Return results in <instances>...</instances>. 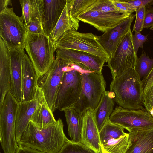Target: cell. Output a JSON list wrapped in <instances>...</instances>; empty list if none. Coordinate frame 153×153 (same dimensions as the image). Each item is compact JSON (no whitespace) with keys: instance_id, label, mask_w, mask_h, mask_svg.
Wrapping results in <instances>:
<instances>
[{"instance_id":"14","label":"cell","mask_w":153,"mask_h":153,"mask_svg":"<svg viewBox=\"0 0 153 153\" xmlns=\"http://www.w3.org/2000/svg\"><path fill=\"white\" fill-rule=\"evenodd\" d=\"M44 97L41 88L38 87L35 96L32 100L19 103L15 126L17 143L27 128L34 112L42 103Z\"/></svg>"},{"instance_id":"35","label":"cell","mask_w":153,"mask_h":153,"mask_svg":"<svg viewBox=\"0 0 153 153\" xmlns=\"http://www.w3.org/2000/svg\"><path fill=\"white\" fill-rule=\"evenodd\" d=\"M144 106L153 117V85L143 94Z\"/></svg>"},{"instance_id":"28","label":"cell","mask_w":153,"mask_h":153,"mask_svg":"<svg viewBox=\"0 0 153 153\" xmlns=\"http://www.w3.org/2000/svg\"><path fill=\"white\" fill-rule=\"evenodd\" d=\"M153 67V59H150L144 52L138 58L136 70L142 80L146 78Z\"/></svg>"},{"instance_id":"13","label":"cell","mask_w":153,"mask_h":153,"mask_svg":"<svg viewBox=\"0 0 153 153\" xmlns=\"http://www.w3.org/2000/svg\"><path fill=\"white\" fill-rule=\"evenodd\" d=\"M130 16L120 13L89 10L76 18L104 33L115 27Z\"/></svg>"},{"instance_id":"29","label":"cell","mask_w":153,"mask_h":153,"mask_svg":"<svg viewBox=\"0 0 153 153\" xmlns=\"http://www.w3.org/2000/svg\"><path fill=\"white\" fill-rule=\"evenodd\" d=\"M56 153H96L81 143L68 139L62 148Z\"/></svg>"},{"instance_id":"25","label":"cell","mask_w":153,"mask_h":153,"mask_svg":"<svg viewBox=\"0 0 153 153\" xmlns=\"http://www.w3.org/2000/svg\"><path fill=\"white\" fill-rule=\"evenodd\" d=\"M30 121L40 129L47 128L57 122L44 97L42 102L35 110Z\"/></svg>"},{"instance_id":"22","label":"cell","mask_w":153,"mask_h":153,"mask_svg":"<svg viewBox=\"0 0 153 153\" xmlns=\"http://www.w3.org/2000/svg\"><path fill=\"white\" fill-rule=\"evenodd\" d=\"M114 104L110 91H105L97 107L93 111V117L99 132L109 120Z\"/></svg>"},{"instance_id":"38","label":"cell","mask_w":153,"mask_h":153,"mask_svg":"<svg viewBox=\"0 0 153 153\" xmlns=\"http://www.w3.org/2000/svg\"><path fill=\"white\" fill-rule=\"evenodd\" d=\"M26 28L28 32L35 34H45L43 26L38 23L31 21Z\"/></svg>"},{"instance_id":"24","label":"cell","mask_w":153,"mask_h":153,"mask_svg":"<svg viewBox=\"0 0 153 153\" xmlns=\"http://www.w3.org/2000/svg\"><path fill=\"white\" fill-rule=\"evenodd\" d=\"M68 127V133L71 140L81 143L83 126V117L74 108L64 111Z\"/></svg>"},{"instance_id":"15","label":"cell","mask_w":153,"mask_h":153,"mask_svg":"<svg viewBox=\"0 0 153 153\" xmlns=\"http://www.w3.org/2000/svg\"><path fill=\"white\" fill-rule=\"evenodd\" d=\"M136 14H132L119 25L97 36L99 41L110 56L115 51L124 36L131 29Z\"/></svg>"},{"instance_id":"7","label":"cell","mask_w":153,"mask_h":153,"mask_svg":"<svg viewBox=\"0 0 153 153\" xmlns=\"http://www.w3.org/2000/svg\"><path fill=\"white\" fill-rule=\"evenodd\" d=\"M27 32L21 17L17 16L13 8L0 12V36L9 50L22 47Z\"/></svg>"},{"instance_id":"6","label":"cell","mask_w":153,"mask_h":153,"mask_svg":"<svg viewBox=\"0 0 153 153\" xmlns=\"http://www.w3.org/2000/svg\"><path fill=\"white\" fill-rule=\"evenodd\" d=\"M55 50L69 49L86 52L100 57L108 62L110 56L92 33H83L71 29L55 43Z\"/></svg>"},{"instance_id":"8","label":"cell","mask_w":153,"mask_h":153,"mask_svg":"<svg viewBox=\"0 0 153 153\" xmlns=\"http://www.w3.org/2000/svg\"><path fill=\"white\" fill-rule=\"evenodd\" d=\"M79 70L70 65L65 72L59 87L55 103L54 111H65L73 108L77 102L81 89V75Z\"/></svg>"},{"instance_id":"27","label":"cell","mask_w":153,"mask_h":153,"mask_svg":"<svg viewBox=\"0 0 153 153\" xmlns=\"http://www.w3.org/2000/svg\"><path fill=\"white\" fill-rule=\"evenodd\" d=\"M126 133L124 128L109 120L99 132L101 145L109 140L118 139Z\"/></svg>"},{"instance_id":"20","label":"cell","mask_w":153,"mask_h":153,"mask_svg":"<svg viewBox=\"0 0 153 153\" xmlns=\"http://www.w3.org/2000/svg\"><path fill=\"white\" fill-rule=\"evenodd\" d=\"M125 153H153V128L129 133Z\"/></svg>"},{"instance_id":"12","label":"cell","mask_w":153,"mask_h":153,"mask_svg":"<svg viewBox=\"0 0 153 153\" xmlns=\"http://www.w3.org/2000/svg\"><path fill=\"white\" fill-rule=\"evenodd\" d=\"M56 57L70 63L75 64L91 72L102 74L104 59L90 53L76 50L57 49Z\"/></svg>"},{"instance_id":"21","label":"cell","mask_w":153,"mask_h":153,"mask_svg":"<svg viewBox=\"0 0 153 153\" xmlns=\"http://www.w3.org/2000/svg\"><path fill=\"white\" fill-rule=\"evenodd\" d=\"M43 25L45 34L49 36L55 26L66 4V0H44Z\"/></svg>"},{"instance_id":"26","label":"cell","mask_w":153,"mask_h":153,"mask_svg":"<svg viewBox=\"0 0 153 153\" xmlns=\"http://www.w3.org/2000/svg\"><path fill=\"white\" fill-rule=\"evenodd\" d=\"M129 134L108 140L101 145L102 153H125L128 146Z\"/></svg>"},{"instance_id":"33","label":"cell","mask_w":153,"mask_h":153,"mask_svg":"<svg viewBox=\"0 0 153 153\" xmlns=\"http://www.w3.org/2000/svg\"><path fill=\"white\" fill-rule=\"evenodd\" d=\"M111 0L119 13L130 16L136 11L127 1Z\"/></svg>"},{"instance_id":"40","label":"cell","mask_w":153,"mask_h":153,"mask_svg":"<svg viewBox=\"0 0 153 153\" xmlns=\"http://www.w3.org/2000/svg\"><path fill=\"white\" fill-rule=\"evenodd\" d=\"M142 81L144 93L153 85V67L147 76Z\"/></svg>"},{"instance_id":"31","label":"cell","mask_w":153,"mask_h":153,"mask_svg":"<svg viewBox=\"0 0 153 153\" xmlns=\"http://www.w3.org/2000/svg\"><path fill=\"white\" fill-rule=\"evenodd\" d=\"M90 10L119 13L111 0H97Z\"/></svg>"},{"instance_id":"30","label":"cell","mask_w":153,"mask_h":153,"mask_svg":"<svg viewBox=\"0 0 153 153\" xmlns=\"http://www.w3.org/2000/svg\"><path fill=\"white\" fill-rule=\"evenodd\" d=\"M32 12L31 21L36 22L43 26L44 0H31Z\"/></svg>"},{"instance_id":"4","label":"cell","mask_w":153,"mask_h":153,"mask_svg":"<svg viewBox=\"0 0 153 153\" xmlns=\"http://www.w3.org/2000/svg\"><path fill=\"white\" fill-rule=\"evenodd\" d=\"M19 105L9 91L0 107V142L4 153H15L18 147L15 126Z\"/></svg>"},{"instance_id":"36","label":"cell","mask_w":153,"mask_h":153,"mask_svg":"<svg viewBox=\"0 0 153 153\" xmlns=\"http://www.w3.org/2000/svg\"><path fill=\"white\" fill-rule=\"evenodd\" d=\"M147 39L146 36L141 33V32H135L133 36L134 46L136 53H137L139 47L143 48V44Z\"/></svg>"},{"instance_id":"17","label":"cell","mask_w":153,"mask_h":153,"mask_svg":"<svg viewBox=\"0 0 153 153\" xmlns=\"http://www.w3.org/2000/svg\"><path fill=\"white\" fill-rule=\"evenodd\" d=\"M93 111L88 109L82 114L81 143L96 153H102L99 133L93 117Z\"/></svg>"},{"instance_id":"2","label":"cell","mask_w":153,"mask_h":153,"mask_svg":"<svg viewBox=\"0 0 153 153\" xmlns=\"http://www.w3.org/2000/svg\"><path fill=\"white\" fill-rule=\"evenodd\" d=\"M63 123L59 118L55 124L42 129L31 121L17 143L45 153H56L68 139L64 131Z\"/></svg>"},{"instance_id":"44","label":"cell","mask_w":153,"mask_h":153,"mask_svg":"<svg viewBox=\"0 0 153 153\" xmlns=\"http://www.w3.org/2000/svg\"><path fill=\"white\" fill-rule=\"evenodd\" d=\"M150 29L153 31V25L151 27Z\"/></svg>"},{"instance_id":"34","label":"cell","mask_w":153,"mask_h":153,"mask_svg":"<svg viewBox=\"0 0 153 153\" xmlns=\"http://www.w3.org/2000/svg\"><path fill=\"white\" fill-rule=\"evenodd\" d=\"M146 10L144 7L136 10V19L132 32H141L144 29Z\"/></svg>"},{"instance_id":"45","label":"cell","mask_w":153,"mask_h":153,"mask_svg":"<svg viewBox=\"0 0 153 153\" xmlns=\"http://www.w3.org/2000/svg\"><path fill=\"white\" fill-rule=\"evenodd\" d=\"M0 153H1V152Z\"/></svg>"},{"instance_id":"41","label":"cell","mask_w":153,"mask_h":153,"mask_svg":"<svg viewBox=\"0 0 153 153\" xmlns=\"http://www.w3.org/2000/svg\"><path fill=\"white\" fill-rule=\"evenodd\" d=\"M15 153H45L21 145H18Z\"/></svg>"},{"instance_id":"1","label":"cell","mask_w":153,"mask_h":153,"mask_svg":"<svg viewBox=\"0 0 153 153\" xmlns=\"http://www.w3.org/2000/svg\"><path fill=\"white\" fill-rule=\"evenodd\" d=\"M110 90L113 100L122 108H144L142 82L135 69H128L113 79Z\"/></svg>"},{"instance_id":"32","label":"cell","mask_w":153,"mask_h":153,"mask_svg":"<svg viewBox=\"0 0 153 153\" xmlns=\"http://www.w3.org/2000/svg\"><path fill=\"white\" fill-rule=\"evenodd\" d=\"M19 2L22 10L21 17L27 27L31 21L32 9V1L31 0H20Z\"/></svg>"},{"instance_id":"9","label":"cell","mask_w":153,"mask_h":153,"mask_svg":"<svg viewBox=\"0 0 153 153\" xmlns=\"http://www.w3.org/2000/svg\"><path fill=\"white\" fill-rule=\"evenodd\" d=\"M133 36L131 29L110 56L108 66L113 79L128 69H136L138 57L134 46Z\"/></svg>"},{"instance_id":"11","label":"cell","mask_w":153,"mask_h":153,"mask_svg":"<svg viewBox=\"0 0 153 153\" xmlns=\"http://www.w3.org/2000/svg\"><path fill=\"white\" fill-rule=\"evenodd\" d=\"M109 120L129 133L153 128V117L145 108L131 110L119 106L115 108Z\"/></svg>"},{"instance_id":"39","label":"cell","mask_w":153,"mask_h":153,"mask_svg":"<svg viewBox=\"0 0 153 153\" xmlns=\"http://www.w3.org/2000/svg\"><path fill=\"white\" fill-rule=\"evenodd\" d=\"M127 1L136 10L146 7L153 1V0H136Z\"/></svg>"},{"instance_id":"5","label":"cell","mask_w":153,"mask_h":153,"mask_svg":"<svg viewBox=\"0 0 153 153\" xmlns=\"http://www.w3.org/2000/svg\"><path fill=\"white\" fill-rule=\"evenodd\" d=\"M81 89L73 108L82 115L88 109L94 110L106 91V82L102 74L84 73L81 75Z\"/></svg>"},{"instance_id":"42","label":"cell","mask_w":153,"mask_h":153,"mask_svg":"<svg viewBox=\"0 0 153 153\" xmlns=\"http://www.w3.org/2000/svg\"><path fill=\"white\" fill-rule=\"evenodd\" d=\"M12 5V1L11 0H0V12L8 7V5Z\"/></svg>"},{"instance_id":"18","label":"cell","mask_w":153,"mask_h":153,"mask_svg":"<svg viewBox=\"0 0 153 153\" xmlns=\"http://www.w3.org/2000/svg\"><path fill=\"white\" fill-rule=\"evenodd\" d=\"M12 85L10 50L0 37V107Z\"/></svg>"},{"instance_id":"37","label":"cell","mask_w":153,"mask_h":153,"mask_svg":"<svg viewBox=\"0 0 153 153\" xmlns=\"http://www.w3.org/2000/svg\"><path fill=\"white\" fill-rule=\"evenodd\" d=\"M153 25V7L146 8L143 28L147 29Z\"/></svg>"},{"instance_id":"16","label":"cell","mask_w":153,"mask_h":153,"mask_svg":"<svg viewBox=\"0 0 153 153\" xmlns=\"http://www.w3.org/2000/svg\"><path fill=\"white\" fill-rule=\"evenodd\" d=\"M22 47L10 50L12 78L10 91L17 101H23L22 88V65L25 54Z\"/></svg>"},{"instance_id":"10","label":"cell","mask_w":153,"mask_h":153,"mask_svg":"<svg viewBox=\"0 0 153 153\" xmlns=\"http://www.w3.org/2000/svg\"><path fill=\"white\" fill-rule=\"evenodd\" d=\"M71 63L56 57L48 71L39 77L38 86L43 93L47 104L52 113L57 91L64 74Z\"/></svg>"},{"instance_id":"43","label":"cell","mask_w":153,"mask_h":153,"mask_svg":"<svg viewBox=\"0 0 153 153\" xmlns=\"http://www.w3.org/2000/svg\"><path fill=\"white\" fill-rule=\"evenodd\" d=\"M148 5H149V6H151V5H153V1H152L151 3L149 4Z\"/></svg>"},{"instance_id":"3","label":"cell","mask_w":153,"mask_h":153,"mask_svg":"<svg viewBox=\"0 0 153 153\" xmlns=\"http://www.w3.org/2000/svg\"><path fill=\"white\" fill-rule=\"evenodd\" d=\"M24 48L28 54L39 77L48 70L55 59V45L45 34L27 32Z\"/></svg>"},{"instance_id":"19","label":"cell","mask_w":153,"mask_h":153,"mask_svg":"<svg viewBox=\"0 0 153 153\" xmlns=\"http://www.w3.org/2000/svg\"><path fill=\"white\" fill-rule=\"evenodd\" d=\"M39 78L31 61L25 53L22 65V101H29L33 98L38 87Z\"/></svg>"},{"instance_id":"23","label":"cell","mask_w":153,"mask_h":153,"mask_svg":"<svg viewBox=\"0 0 153 153\" xmlns=\"http://www.w3.org/2000/svg\"><path fill=\"white\" fill-rule=\"evenodd\" d=\"M79 20L70 14L67 3L55 26L49 36L55 45V43L66 32L71 29L77 30Z\"/></svg>"}]
</instances>
